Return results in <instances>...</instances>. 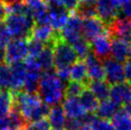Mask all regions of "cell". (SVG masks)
<instances>
[{
    "mask_svg": "<svg viewBox=\"0 0 131 130\" xmlns=\"http://www.w3.org/2000/svg\"><path fill=\"white\" fill-rule=\"evenodd\" d=\"M103 67L105 73V80L110 85H116L123 83L125 80L124 66L123 63L117 61L112 58L103 60Z\"/></svg>",
    "mask_w": 131,
    "mask_h": 130,
    "instance_id": "cell-9",
    "label": "cell"
},
{
    "mask_svg": "<svg viewBox=\"0 0 131 130\" xmlns=\"http://www.w3.org/2000/svg\"><path fill=\"white\" fill-rule=\"evenodd\" d=\"M14 94L15 107L27 123H35L46 119L50 107L44 103L37 93L19 91Z\"/></svg>",
    "mask_w": 131,
    "mask_h": 130,
    "instance_id": "cell-1",
    "label": "cell"
},
{
    "mask_svg": "<svg viewBox=\"0 0 131 130\" xmlns=\"http://www.w3.org/2000/svg\"><path fill=\"white\" fill-rule=\"evenodd\" d=\"M7 16V7L0 0V20H4Z\"/></svg>",
    "mask_w": 131,
    "mask_h": 130,
    "instance_id": "cell-38",
    "label": "cell"
},
{
    "mask_svg": "<svg viewBox=\"0 0 131 130\" xmlns=\"http://www.w3.org/2000/svg\"><path fill=\"white\" fill-rule=\"evenodd\" d=\"M127 61H131V52H130V55H129V58H128Z\"/></svg>",
    "mask_w": 131,
    "mask_h": 130,
    "instance_id": "cell-44",
    "label": "cell"
},
{
    "mask_svg": "<svg viewBox=\"0 0 131 130\" xmlns=\"http://www.w3.org/2000/svg\"><path fill=\"white\" fill-rule=\"evenodd\" d=\"M124 110L126 111V112L131 116V102L130 103H128V104L124 105Z\"/></svg>",
    "mask_w": 131,
    "mask_h": 130,
    "instance_id": "cell-41",
    "label": "cell"
},
{
    "mask_svg": "<svg viewBox=\"0 0 131 130\" xmlns=\"http://www.w3.org/2000/svg\"><path fill=\"white\" fill-rule=\"evenodd\" d=\"M70 77L72 81L83 83L87 86L89 82L87 76V70L83 60H78L72 67L70 68Z\"/></svg>",
    "mask_w": 131,
    "mask_h": 130,
    "instance_id": "cell-23",
    "label": "cell"
},
{
    "mask_svg": "<svg viewBox=\"0 0 131 130\" xmlns=\"http://www.w3.org/2000/svg\"><path fill=\"white\" fill-rule=\"evenodd\" d=\"M5 23L12 37L26 40L31 37L32 31L36 25V22L31 15L17 14H8L5 18Z\"/></svg>",
    "mask_w": 131,
    "mask_h": 130,
    "instance_id": "cell-3",
    "label": "cell"
},
{
    "mask_svg": "<svg viewBox=\"0 0 131 130\" xmlns=\"http://www.w3.org/2000/svg\"><path fill=\"white\" fill-rule=\"evenodd\" d=\"M12 72L10 66L6 63L0 65V92L10 91L12 92Z\"/></svg>",
    "mask_w": 131,
    "mask_h": 130,
    "instance_id": "cell-26",
    "label": "cell"
},
{
    "mask_svg": "<svg viewBox=\"0 0 131 130\" xmlns=\"http://www.w3.org/2000/svg\"><path fill=\"white\" fill-rule=\"evenodd\" d=\"M5 63L14 64L16 62H22L29 57L28 43L26 39L11 40L4 49Z\"/></svg>",
    "mask_w": 131,
    "mask_h": 130,
    "instance_id": "cell-5",
    "label": "cell"
},
{
    "mask_svg": "<svg viewBox=\"0 0 131 130\" xmlns=\"http://www.w3.org/2000/svg\"><path fill=\"white\" fill-rule=\"evenodd\" d=\"M131 52V43L119 38H112L111 58L123 63L127 61Z\"/></svg>",
    "mask_w": 131,
    "mask_h": 130,
    "instance_id": "cell-17",
    "label": "cell"
},
{
    "mask_svg": "<svg viewBox=\"0 0 131 130\" xmlns=\"http://www.w3.org/2000/svg\"><path fill=\"white\" fill-rule=\"evenodd\" d=\"M71 46L74 48V50L77 53L78 57L80 58L81 59H84L92 52L90 42L85 39L83 36L79 40H77L76 42L72 44Z\"/></svg>",
    "mask_w": 131,
    "mask_h": 130,
    "instance_id": "cell-28",
    "label": "cell"
},
{
    "mask_svg": "<svg viewBox=\"0 0 131 130\" xmlns=\"http://www.w3.org/2000/svg\"><path fill=\"white\" fill-rule=\"evenodd\" d=\"M5 62V56H4V50H0V65Z\"/></svg>",
    "mask_w": 131,
    "mask_h": 130,
    "instance_id": "cell-40",
    "label": "cell"
},
{
    "mask_svg": "<svg viewBox=\"0 0 131 130\" xmlns=\"http://www.w3.org/2000/svg\"><path fill=\"white\" fill-rule=\"evenodd\" d=\"M96 10L99 18L108 26L119 16L121 7L116 0H98L96 2Z\"/></svg>",
    "mask_w": 131,
    "mask_h": 130,
    "instance_id": "cell-8",
    "label": "cell"
},
{
    "mask_svg": "<svg viewBox=\"0 0 131 130\" xmlns=\"http://www.w3.org/2000/svg\"><path fill=\"white\" fill-rule=\"evenodd\" d=\"M11 34L7 28L5 21L0 20V50H4L7 44L11 41Z\"/></svg>",
    "mask_w": 131,
    "mask_h": 130,
    "instance_id": "cell-33",
    "label": "cell"
},
{
    "mask_svg": "<svg viewBox=\"0 0 131 130\" xmlns=\"http://www.w3.org/2000/svg\"><path fill=\"white\" fill-rule=\"evenodd\" d=\"M120 105H118L116 102L111 101L110 99L102 101L98 105V108L96 109V117L100 119L108 120L112 119L113 116L115 115L120 110Z\"/></svg>",
    "mask_w": 131,
    "mask_h": 130,
    "instance_id": "cell-20",
    "label": "cell"
},
{
    "mask_svg": "<svg viewBox=\"0 0 131 130\" xmlns=\"http://www.w3.org/2000/svg\"><path fill=\"white\" fill-rule=\"evenodd\" d=\"M58 36L59 32H55L50 24H36L32 31L31 37L44 44L46 43V45H52Z\"/></svg>",
    "mask_w": 131,
    "mask_h": 130,
    "instance_id": "cell-16",
    "label": "cell"
},
{
    "mask_svg": "<svg viewBox=\"0 0 131 130\" xmlns=\"http://www.w3.org/2000/svg\"><path fill=\"white\" fill-rule=\"evenodd\" d=\"M109 99L118 105H126L131 102V84L128 82L113 85L110 89Z\"/></svg>",
    "mask_w": 131,
    "mask_h": 130,
    "instance_id": "cell-15",
    "label": "cell"
},
{
    "mask_svg": "<svg viewBox=\"0 0 131 130\" xmlns=\"http://www.w3.org/2000/svg\"><path fill=\"white\" fill-rule=\"evenodd\" d=\"M98 0H80V2L82 3H89V4H96Z\"/></svg>",
    "mask_w": 131,
    "mask_h": 130,
    "instance_id": "cell-43",
    "label": "cell"
},
{
    "mask_svg": "<svg viewBox=\"0 0 131 130\" xmlns=\"http://www.w3.org/2000/svg\"><path fill=\"white\" fill-rule=\"evenodd\" d=\"M91 130H115L112 123L108 120L97 118L96 116L90 123Z\"/></svg>",
    "mask_w": 131,
    "mask_h": 130,
    "instance_id": "cell-32",
    "label": "cell"
},
{
    "mask_svg": "<svg viewBox=\"0 0 131 130\" xmlns=\"http://www.w3.org/2000/svg\"><path fill=\"white\" fill-rule=\"evenodd\" d=\"M79 130H91V127H90V124H89V123H86V124L82 125Z\"/></svg>",
    "mask_w": 131,
    "mask_h": 130,
    "instance_id": "cell-42",
    "label": "cell"
},
{
    "mask_svg": "<svg viewBox=\"0 0 131 130\" xmlns=\"http://www.w3.org/2000/svg\"><path fill=\"white\" fill-rule=\"evenodd\" d=\"M121 10H122V13L124 15L123 17L131 19V0H127L124 4V6L121 8Z\"/></svg>",
    "mask_w": 131,
    "mask_h": 130,
    "instance_id": "cell-35",
    "label": "cell"
},
{
    "mask_svg": "<svg viewBox=\"0 0 131 130\" xmlns=\"http://www.w3.org/2000/svg\"><path fill=\"white\" fill-rule=\"evenodd\" d=\"M106 32L107 26L101 18L94 16L82 19V36L89 42Z\"/></svg>",
    "mask_w": 131,
    "mask_h": 130,
    "instance_id": "cell-11",
    "label": "cell"
},
{
    "mask_svg": "<svg viewBox=\"0 0 131 130\" xmlns=\"http://www.w3.org/2000/svg\"><path fill=\"white\" fill-rule=\"evenodd\" d=\"M48 122L50 123L52 130L63 129L66 126V123L68 121V118L66 116L64 110L60 105L53 106L50 108V111L48 113Z\"/></svg>",
    "mask_w": 131,
    "mask_h": 130,
    "instance_id": "cell-19",
    "label": "cell"
},
{
    "mask_svg": "<svg viewBox=\"0 0 131 130\" xmlns=\"http://www.w3.org/2000/svg\"><path fill=\"white\" fill-rule=\"evenodd\" d=\"M62 108L68 119L82 120L89 114L83 108L79 98L65 97L62 102Z\"/></svg>",
    "mask_w": 131,
    "mask_h": 130,
    "instance_id": "cell-14",
    "label": "cell"
},
{
    "mask_svg": "<svg viewBox=\"0 0 131 130\" xmlns=\"http://www.w3.org/2000/svg\"><path fill=\"white\" fill-rule=\"evenodd\" d=\"M1 1L3 2L6 7H10V6H13L15 4L23 3L25 0H1Z\"/></svg>",
    "mask_w": 131,
    "mask_h": 130,
    "instance_id": "cell-39",
    "label": "cell"
},
{
    "mask_svg": "<svg viewBox=\"0 0 131 130\" xmlns=\"http://www.w3.org/2000/svg\"><path fill=\"white\" fill-rule=\"evenodd\" d=\"M66 84L58 79L54 71L43 73L40 78L37 94L48 106H57L65 99Z\"/></svg>",
    "mask_w": 131,
    "mask_h": 130,
    "instance_id": "cell-2",
    "label": "cell"
},
{
    "mask_svg": "<svg viewBox=\"0 0 131 130\" xmlns=\"http://www.w3.org/2000/svg\"><path fill=\"white\" fill-rule=\"evenodd\" d=\"M27 43H28L29 57H32V58H37L45 48V44L42 43L41 41L35 39L33 37H30L29 39L27 40Z\"/></svg>",
    "mask_w": 131,
    "mask_h": 130,
    "instance_id": "cell-31",
    "label": "cell"
},
{
    "mask_svg": "<svg viewBox=\"0 0 131 130\" xmlns=\"http://www.w3.org/2000/svg\"><path fill=\"white\" fill-rule=\"evenodd\" d=\"M36 58L43 73L53 71V68L55 67V61H54V53H53L52 45H49V44L46 45L43 51Z\"/></svg>",
    "mask_w": 131,
    "mask_h": 130,
    "instance_id": "cell-22",
    "label": "cell"
},
{
    "mask_svg": "<svg viewBox=\"0 0 131 130\" xmlns=\"http://www.w3.org/2000/svg\"><path fill=\"white\" fill-rule=\"evenodd\" d=\"M124 74H125V80L129 84H131V61H127L124 65Z\"/></svg>",
    "mask_w": 131,
    "mask_h": 130,
    "instance_id": "cell-37",
    "label": "cell"
},
{
    "mask_svg": "<svg viewBox=\"0 0 131 130\" xmlns=\"http://www.w3.org/2000/svg\"><path fill=\"white\" fill-rule=\"evenodd\" d=\"M86 87L87 86L85 84H83V83L77 82V81H70V82L66 84V97L79 98L80 95L82 94V92L86 89Z\"/></svg>",
    "mask_w": 131,
    "mask_h": 130,
    "instance_id": "cell-30",
    "label": "cell"
},
{
    "mask_svg": "<svg viewBox=\"0 0 131 130\" xmlns=\"http://www.w3.org/2000/svg\"><path fill=\"white\" fill-rule=\"evenodd\" d=\"M80 101L82 104L83 108L86 110V112L91 114V113L95 112L96 109L98 108L99 105V100L95 97V95L92 93L91 91L86 87V89L82 92V94L80 95Z\"/></svg>",
    "mask_w": 131,
    "mask_h": 130,
    "instance_id": "cell-25",
    "label": "cell"
},
{
    "mask_svg": "<svg viewBox=\"0 0 131 130\" xmlns=\"http://www.w3.org/2000/svg\"><path fill=\"white\" fill-rule=\"evenodd\" d=\"M92 53L100 58L102 61L111 57V46L112 38L108 32H104L102 36L96 37L90 42Z\"/></svg>",
    "mask_w": 131,
    "mask_h": 130,
    "instance_id": "cell-12",
    "label": "cell"
},
{
    "mask_svg": "<svg viewBox=\"0 0 131 130\" xmlns=\"http://www.w3.org/2000/svg\"><path fill=\"white\" fill-rule=\"evenodd\" d=\"M60 36L65 42L72 45L82 37V18L74 13L68 22L60 31Z\"/></svg>",
    "mask_w": 131,
    "mask_h": 130,
    "instance_id": "cell-6",
    "label": "cell"
},
{
    "mask_svg": "<svg viewBox=\"0 0 131 130\" xmlns=\"http://www.w3.org/2000/svg\"><path fill=\"white\" fill-rule=\"evenodd\" d=\"M107 32L111 38H119L131 43V19L118 16L107 26Z\"/></svg>",
    "mask_w": 131,
    "mask_h": 130,
    "instance_id": "cell-10",
    "label": "cell"
},
{
    "mask_svg": "<svg viewBox=\"0 0 131 130\" xmlns=\"http://www.w3.org/2000/svg\"><path fill=\"white\" fill-rule=\"evenodd\" d=\"M87 88L100 101L107 100L110 96V84L106 80H95L87 83Z\"/></svg>",
    "mask_w": 131,
    "mask_h": 130,
    "instance_id": "cell-21",
    "label": "cell"
},
{
    "mask_svg": "<svg viewBox=\"0 0 131 130\" xmlns=\"http://www.w3.org/2000/svg\"><path fill=\"white\" fill-rule=\"evenodd\" d=\"M83 61L85 63V66H86L89 81L105 80L103 62L100 58H97L92 52L84 58Z\"/></svg>",
    "mask_w": 131,
    "mask_h": 130,
    "instance_id": "cell-13",
    "label": "cell"
},
{
    "mask_svg": "<svg viewBox=\"0 0 131 130\" xmlns=\"http://www.w3.org/2000/svg\"><path fill=\"white\" fill-rule=\"evenodd\" d=\"M15 107L14 94L10 91L0 92V115H8Z\"/></svg>",
    "mask_w": 131,
    "mask_h": 130,
    "instance_id": "cell-27",
    "label": "cell"
},
{
    "mask_svg": "<svg viewBox=\"0 0 131 130\" xmlns=\"http://www.w3.org/2000/svg\"><path fill=\"white\" fill-rule=\"evenodd\" d=\"M76 14L79 15L82 18H89L97 16V10H96V4L82 3L80 2L79 7L77 9Z\"/></svg>",
    "mask_w": 131,
    "mask_h": 130,
    "instance_id": "cell-29",
    "label": "cell"
},
{
    "mask_svg": "<svg viewBox=\"0 0 131 130\" xmlns=\"http://www.w3.org/2000/svg\"><path fill=\"white\" fill-rule=\"evenodd\" d=\"M115 130H131V116L124 109H120L111 119Z\"/></svg>",
    "mask_w": 131,
    "mask_h": 130,
    "instance_id": "cell-24",
    "label": "cell"
},
{
    "mask_svg": "<svg viewBox=\"0 0 131 130\" xmlns=\"http://www.w3.org/2000/svg\"><path fill=\"white\" fill-rule=\"evenodd\" d=\"M0 130H10L9 115H0Z\"/></svg>",
    "mask_w": 131,
    "mask_h": 130,
    "instance_id": "cell-36",
    "label": "cell"
},
{
    "mask_svg": "<svg viewBox=\"0 0 131 130\" xmlns=\"http://www.w3.org/2000/svg\"><path fill=\"white\" fill-rule=\"evenodd\" d=\"M12 72V80H13V84H12V92L16 93L21 91V89L24 86L26 79V67L23 62H16L14 64L10 65Z\"/></svg>",
    "mask_w": 131,
    "mask_h": 130,
    "instance_id": "cell-18",
    "label": "cell"
},
{
    "mask_svg": "<svg viewBox=\"0 0 131 130\" xmlns=\"http://www.w3.org/2000/svg\"><path fill=\"white\" fill-rule=\"evenodd\" d=\"M48 12H49V23L53 30L57 32H60L66 23L70 18V13L61 6L55 2L48 3Z\"/></svg>",
    "mask_w": 131,
    "mask_h": 130,
    "instance_id": "cell-7",
    "label": "cell"
},
{
    "mask_svg": "<svg viewBox=\"0 0 131 130\" xmlns=\"http://www.w3.org/2000/svg\"><path fill=\"white\" fill-rule=\"evenodd\" d=\"M53 53H54V61H55V68L64 69L71 68L78 61V55L75 52L74 48L65 42L60 36V32L58 38L52 44Z\"/></svg>",
    "mask_w": 131,
    "mask_h": 130,
    "instance_id": "cell-4",
    "label": "cell"
},
{
    "mask_svg": "<svg viewBox=\"0 0 131 130\" xmlns=\"http://www.w3.org/2000/svg\"><path fill=\"white\" fill-rule=\"evenodd\" d=\"M51 1L55 2L56 4L67 10L69 13H73V14L76 13L77 9L80 4V0H51Z\"/></svg>",
    "mask_w": 131,
    "mask_h": 130,
    "instance_id": "cell-34",
    "label": "cell"
}]
</instances>
